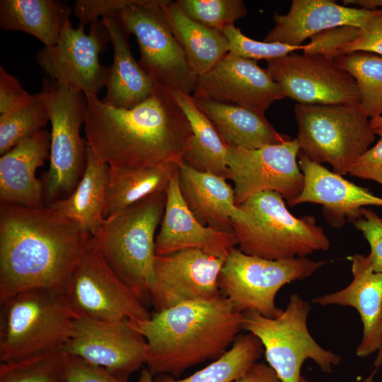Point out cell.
I'll list each match as a JSON object with an SVG mask.
<instances>
[{"label": "cell", "instance_id": "1", "mask_svg": "<svg viewBox=\"0 0 382 382\" xmlns=\"http://www.w3.org/2000/svg\"><path fill=\"white\" fill-rule=\"evenodd\" d=\"M85 134L93 154L111 168L180 163L191 149L192 132L173 92L156 84L151 95L131 109L86 95Z\"/></svg>", "mask_w": 382, "mask_h": 382}, {"label": "cell", "instance_id": "2", "mask_svg": "<svg viewBox=\"0 0 382 382\" xmlns=\"http://www.w3.org/2000/svg\"><path fill=\"white\" fill-rule=\"evenodd\" d=\"M91 235L50 207L1 203L0 302L23 290H64Z\"/></svg>", "mask_w": 382, "mask_h": 382}, {"label": "cell", "instance_id": "3", "mask_svg": "<svg viewBox=\"0 0 382 382\" xmlns=\"http://www.w3.org/2000/svg\"><path fill=\"white\" fill-rule=\"evenodd\" d=\"M243 313L221 295L189 301L149 319L130 320L147 344L146 369L154 376L179 377L185 371L226 352L242 330Z\"/></svg>", "mask_w": 382, "mask_h": 382}, {"label": "cell", "instance_id": "4", "mask_svg": "<svg viewBox=\"0 0 382 382\" xmlns=\"http://www.w3.org/2000/svg\"><path fill=\"white\" fill-rule=\"evenodd\" d=\"M166 202V192L149 196L105 218L90 240V245L144 303L150 301L155 233Z\"/></svg>", "mask_w": 382, "mask_h": 382}, {"label": "cell", "instance_id": "5", "mask_svg": "<svg viewBox=\"0 0 382 382\" xmlns=\"http://www.w3.org/2000/svg\"><path fill=\"white\" fill-rule=\"evenodd\" d=\"M244 215L231 220L238 249L269 260L303 257L328 250L330 243L313 216L296 217L277 192L264 191L238 205Z\"/></svg>", "mask_w": 382, "mask_h": 382}, {"label": "cell", "instance_id": "6", "mask_svg": "<svg viewBox=\"0 0 382 382\" xmlns=\"http://www.w3.org/2000/svg\"><path fill=\"white\" fill-rule=\"evenodd\" d=\"M0 305V363L63 350L74 318L62 290L28 289Z\"/></svg>", "mask_w": 382, "mask_h": 382}, {"label": "cell", "instance_id": "7", "mask_svg": "<svg viewBox=\"0 0 382 382\" xmlns=\"http://www.w3.org/2000/svg\"><path fill=\"white\" fill-rule=\"evenodd\" d=\"M294 114L301 151L311 161L328 163L345 175L374 142L376 134L360 103H296Z\"/></svg>", "mask_w": 382, "mask_h": 382}, {"label": "cell", "instance_id": "8", "mask_svg": "<svg viewBox=\"0 0 382 382\" xmlns=\"http://www.w3.org/2000/svg\"><path fill=\"white\" fill-rule=\"evenodd\" d=\"M311 309L308 301L293 294L277 318L254 311L243 313L242 330L260 340L268 364L282 382H300L301 366L308 359L326 374L340 363L339 355L323 348L310 334L307 320Z\"/></svg>", "mask_w": 382, "mask_h": 382}, {"label": "cell", "instance_id": "9", "mask_svg": "<svg viewBox=\"0 0 382 382\" xmlns=\"http://www.w3.org/2000/svg\"><path fill=\"white\" fill-rule=\"evenodd\" d=\"M42 93L51 123L50 166L45 181L47 206L69 195L83 173L86 141L80 129L87 110L86 95L47 77Z\"/></svg>", "mask_w": 382, "mask_h": 382}, {"label": "cell", "instance_id": "10", "mask_svg": "<svg viewBox=\"0 0 382 382\" xmlns=\"http://www.w3.org/2000/svg\"><path fill=\"white\" fill-rule=\"evenodd\" d=\"M325 263L306 257L269 260L247 255L234 247L220 271L219 287L236 311H254L265 317L277 318L283 311L275 304L279 290L310 277Z\"/></svg>", "mask_w": 382, "mask_h": 382}, {"label": "cell", "instance_id": "11", "mask_svg": "<svg viewBox=\"0 0 382 382\" xmlns=\"http://www.w3.org/2000/svg\"><path fill=\"white\" fill-rule=\"evenodd\" d=\"M169 0H136L115 14L137 40L139 64L156 83L173 93H194L198 76L191 68L168 21Z\"/></svg>", "mask_w": 382, "mask_h": 382}, {"label": "cell", "instance_id": "12", "mask_svg": "<svg viewBox=\"0 0 382 382\" xmlns=\"http://www.w3.org/2000/svg\"><path fill=\"white\" fill-rule=\"evenodd\" d=\"M63 291L74 318L144 320L152 316L90 243L70 274Z\"/></svg>", "mask_w": 382, "mask_h": 382}, {"label": "cell", "instance_id": "13", "mask_svg": "<svg viewBox=\"0 0 382 382\" xmlns=\"http://www.w3.org/2000/svg\"><path fill=\"white\" fill-rule=\"evenodd\" d=\"M300 151L296 138L253 150L228 146L226 161L236 205L258 192L274 191L291 206L304 185L297 161Z\"/></svg>", "mask_w": 382, "mask_h": 382}, {"label": "cell", "instance_id": "14", "mask_svg": "<svg viewBox=\"0 0 382 382\" xmlns=\"http://www.w3.org/2000/svg\"><path fill=\"white\" fill-rule=\"evenodd\" d=\"M110 41L100 20L91 23L88 34L85 25L73 28L69 20L57 43L44 46L36 60L46 77L85 95L97 93L105 86L108 67L102 65L99 55Z\"/></svg>", "mask_w": 382, "mask_h": 382}, {"label": "cell", "instance_id": "15", "mask_svg": "<svg viewBox=\"0 0 382 382\" xmlns=\"http://www.w3.org/2000/svg\"><path fill=\"white\" fill-rule=\"evenodd\" d=\"M224 261L194 248L156 255L149 289L150 302L156 312L221 296L218 281Z\"/></svg>", "mask_w": 382, "mask_h": 382}, {"label": "cell", "instance_id": "16", "mask_svg": "<svg viewBox=\"0 0 382 382\" xmlns=\"http://www.w3.org/2000/svg\"><path fill=\"white\" fill-rule=\"evenodd\" d=\"M147 344L130 320L74 318L63 348L68 355L129 378L145 364Z\"/></svg>", "mask_w": 382, "mask_h": 382}, {"label": "cell", "instance_id": "17", "mask_svg": "<svg viewBox=\"0 0 382 382\" xmlns=\"http://www.w3.org/2000/svg\"><path fill=\"white\" fill-rule=\"evenodd\" d=\"M267 70L285 97L298 103H360L354 79L323 56L293 52L267 61Z\"/></svg>", "mask_w": 382, "mask_h": 382}, {"label": "cell", "instance_id": "18", "mask_svg": "<svg viewBox=\"0 0 382 382\" xmlns=\"http://www.w3.org/2000/svg\"><path fill=\"white\" fill-rule=\"evenodd\" d=\"M192 96L234 104L261 114L274 101L285 98L267 69L259 66L257 61L229 52L212 69L198 76Z\"/></svg>", "mask_w": 382, "mask_h": 382}, {"label": "cell", "instance_id": "19", "mask_svg": "<svg viewBox=\"0 0 382 382\" xmlns=\"http://www.w3.org/2000/svg\"><path fill=\"white\" fill-rule=\"evenodd\" d=\"M166 202L161 228L155 241L156 255L185 249H199L212 256L226 259L237 245L233 233L202 225L187 206L178 181V169L166 191Z\"/></svg>", "mask_w": 382, "mask_h": 382}, {"label": "cell", "instance_id": "20", "mask_svg": "<svg viewBox=\"0 0 382 382\" xmlns=\"http://www.w3.org/2000/svg\"><path fill=\"white\" fill-rule=\"evenodd\" d=\"M298 158L304 185L291 207L307 202L320 204L326 220L335 227L342 226L346 219L352 221L363 207H382V198L367 189L311 161L301 151Z\"/></svg>", "mask_w": 382, "mask_h": 382}, {"label": "cell", "instance_id": "21", "mask_svg": "<svg viewBox=\"0 0 382 382\" xmlns=\"http://www.w3.org/2000/svg\"><path fill=\"white\" fill-rule=\"evenodd\" d=\"M382 10H366L342 6L331 0H293L285 14L275 13L274 27L265 42L300 46L308 38L325 30L342 25L361 28Z\"/></svg>", "mask_w": 382, "mask_h": 382}, {"label": "cell", "instance_id": "22", "mask_svg": "<svg viewBox=\"0 0 382 382\" xmlns=\"http://www.w3.org/2000/svg\"><path fill=\"white\" fill-rule=\"evenodd\" d=\"M353 279L345 288L313 299L321 306L340 305L357 310L363 324L361 340L356 349L359 357H367L382 346V273L372 269L369 256L352 257Z\"/></svg>", "mask_w": 382, "mask_h": 382}, {"label": "cell", "instance_id": "23", "mask_svg": "<svg viewBox=\"0 0 382 382\" xmlns=\"http://www.w3.org/2000/svg\"><path fill=\"white\" fill-rule=\"evenodd\" d=\"M50 151V133L42 129L1 156V203L42 207L43 187L35 173Z\"/></svg>", "mask_w": 382, "mask_h": 382}, {"label": "cell", "instance_id": "24", "mask_svg": "<svg viewBox=\"0 0 382 382\" xmlns=\"http://www.w3.org/2000/svg\"><path fill=\"white\" fill-rule=\"evenodd\" d=\"M226 178L197 170L184 159L178 164V181L189 209L204 226L233 233L231 219L242 216L234 188Z\"/></svg>", "mask_w": 382, "mask_h": 382}, {"label": "cell", "instance_id": "25", "mask_svg": "<svg viewBox=\"0 0 382 382\" xmlns=\"http://www.w3.org/2000/svg\"><path fill=\"white\" fill-rule=\"evenodd\" d=\"M112 45L113 62L108 67L103 103L118 108L131 109L153 93L156 83L137 62L129 43L130 35L115 15L100 19Z\"/></svg>", "mask_w": 382, "mask_h": 382}, {"label": "cell", "instance_id": "26", "mask_svg": "<svg viewBox=\"0 0 382 382\" xmlns=\"http://www.w3.org/2000/svg\"><path fill=\"white\" fill-rule=\"evenodd\" d=\"M226 146L247 150L284 143L291 138L278 132L265 114L231 103L194 98Z\"/></svg>", "mask_w": 382, "mask_h": 382}, {"label": "cell", "instance_id": "27", "mask_svg": "<svg viewBox=\"0 0 382 382\" xmlns=\"http://www.w3.org/2000/svg\"><path fill=\"white\" fill-rule=\"evenodd\" d=\"M108 178V165L98 159L87 146L86 165L74 190L48 207L93 236L105 219Z\"/></svg>", "mask_w": 382, "mask_h": 382}, {"label": "cell", "instance_id": "28", "mask_svg": "<svg viewBox=\"0 0 382 382\" xmlns=\"http://www.w3.org/2000/svg\"><path fill=\"white\" fill-rule=\"evenodd\" d=\"M71 9L57 0H1L0 27L8 31L26 33L44 46L54 45Z\"/></svg>", "mask_w": 382, "mask_h": 382}, {"label": "cell", "instance_id": "29", "mask_svg": "<svg viewBox=\"0 0 382 382\" xmlns=\"http://www.w3.org/2000/svg\"><path fill=\"white\" fill-rule=\"evenodd\" d=\"M164 9L176 40L198 76L212 69L228 53V42L223 32L191 19L175 1H169Z\"/></svg>", "mask_w": 382, "mask_h": 382}, {"label": "cell", "instance_id": "30", "mask_svg": "<svg viewBox=\"0 0 382 382\" xmlns=\"http://www.w3.org/2000/svg\"><path fill=\"white\" fill-rule=\"evenodd\" d=\"M178 163L168 162L138 168H111L103 212L106 218L152 195L166 192L178 169Z\"/></svg>", "mask_w": 382, "mask_h": 382}, {"label": "cell", "instance_id": "31", "mask_svg": "<svg viewBox=\"0 0 382 382\" xmlns=\"http://www.w3.org/2000/svg\"><path fill=\"white\" fill-rule=\"evenodd\" d=\"M173 95L185 114L192 132L191 149L184 160L197 170L228 179L226 161L228 146L210 120L196 105L192 95L182 92Z\"/></svg>", "mask_w": 382, "mask_h": 382}, {"label": "cell", "instance_id": "32", "mask_svg": "<svg viewBox=\"0 0 382 382\" xmlns=\"http://www.w3.org/2000/svg\"><path fill=\"white\" fill-rule=\"evenodd\" d=\"M264 352L260 340L251 333L238 335L231 347L204 368L184 378L168 374L156 376L154 382H233L242 376Z\"/></svg>", "mask_w": 382, "mask_h": 382}, {"label": "cell", "instance_id": "33", "mask_svg": "<svg viewBox=\"0 0 382 382\" xmlns=\"http://www.w3.org/2000/svg\"><path fill=\"white\" fill-rule=\"evenodd\" d=\"M334 62L356 81L360 103L369 120L382 116V57L355 51L337 57Z\"/></svg>", "mask_w": 382, "mask_h": 382}, {"label": "cell", "instance_id": "34", "mask_svg": "<svg viewBox=\"0 0 382 382\" xmlns=\"http://www.w3.org/2000/svg\"><path fill=\"white\" fill-rule=\"evenodd\" d=\"M50 122L47 108L41 92L32 95L30 102L19 110L0 115V154L43 129Z\"/></svg>", "mask_w": 382, "mask_h": 382}, {"label": "cell", "instance_id": "35", "mask_svg": "<svg viewBox=\"0 0 382 382\" xmlns=\"http://www.w3.org/2000/svg\"><path fill=\"white\" fill-rule=\"evenodd\" d=\"M66 365L63 350L0 363V382H67Z\"/></svg>", "mask_w": 382, "mask_h": 382}, {"label": "cell", "instance_id": "36", "mask_svg": "<svg viewBox=\"0 0 382 382\" xmlns=\"http://www.w3.org/2000/svg\"><path fill=\"white\" fill-rule=\"evenodd\" d=\"M181 11L196 22L223 31L247 14L241 0H178Z\"/></svg>", "mask_w": 382, "mask_h": 382}, {"label": "cell", "instance_id": "37", "mask_svg": "<svg viewBox=\"0 0 382 382\" xmlns=\"http://www.w3.org/2000/svg\"><path fill=\"white\" fill-rule=\"evenodd\" d=\"M228 42V52L244 59L267 61L282 57L297 50H303L305 45L291 46L278 42H267L253 40L235 25L226 28L223 31Z\"/></svg>", "mask_w": 382, "mask_h": 382}, {"label": "cell", "instance_id": "38", "mask_svg": "<svg viewBox=\"0 0 382 382\" xmlns=\"http://www.w3.org/2000/svg\"><path fill=\"white\" fill-rule=\"evenodd\" d=\"M359 29L357 27L342 25L325 30L310 38V42L304 46L303 54L320 55L334 62L340 57L342 48L358 37Z\"/></svg>", "mask_w": 382, "mask_h": 382}, {"label": "cell", "instance_id": "39", "mask_svg": "<svg viewBox=\"0 0 382 382\" xmlns=\"http://www.w3.org/2000/svg\"><path fill=\"white\" fill-rule=\"evenodd\" d=\"M352 222L361 232L370 245L368 255L372 269L382 273V218L371 209L363 207Z\"/></svg>", "mask_w": 382, "mask_h": 382}, {"label": "cell", "instance_id": "40", "mask_svg": "<svg viewBox=\"0 0 382 382\" xmlns=\"http://www.w3.org/2000/svg\"><path fill=\"white\" fill-rule=\"evenodd\" d=\"M66 374L67 382H129L105 368L68 354Z\"/></svg>", "mask_w": 382, "mask_h": 382}, {"label": "cell", "instance_id": "41", "mask_svg": "<svg viewBox=\"0 0 382 382\" xmlns=\"http://www.w3.org/2000/svg\"><path fill=\"white\" fill-rule=\"evenodd\" d=\"M374 132L379 140L354 161L348 174L374 180L382 187V127L375 129Z\"/></svg>", "mask_w": 382, "mask_h": 382}, {"label": "cell", "instance_id": "42", "mask_svg": "<svg viewBox=\"0 0 382 382\" xmlns=\"http://www.w3.org/2000/svg\"><path fill=\"white\" fill-rule=\"evenodd\" d=\"M136 0H76L74 12L79 23L86 25L98 21L99 17L115 15Z\"/></svg>", "mask_w": 382, "mask_h": 382}, {"label": "cell", "instance_id": "43", "mask_svg": "<svg viewBox=\"0 0 382 382\" xmlns=\"http://www.w3.org/2000/svg\"><path fill=\"white\" fill-rule=\"evenodd\" d=\"M355 51L369 52L382 56V14L374 16L359 29L358 37L340 52V56Z\"/></svg>", "mask_w": 382, "mask_h": 382}, {"label": "cell", "instance_id": "44", "mask_svg": "<svg viewBox=\"0 0 382 382\" xmlns=\"http://www.w3.org/2000/svg\"><path fill=\"white\" fill-rule=\"evenodd\" d=\"M18 80L0 66V115L8 114L26 105L32 98Z\"/></svg>", "mask_w": 382, "mask_h": 382}, {"label": "cell", "instance_id": "45", "mask_svg": "<svg viewBox=\"0 0 382 382\" xmlns=\"http://www.w3.org/2000/svg\"><path fill=\"white\" fill-rule=\"evenodd\" d=\"M233 382H282L274 369L263 362L254 363L248 371Z\"/></svg>", "mask_w": 382, "mask_h": 382}, {"label": "cell", "instance_id": "46", "mask_svg": "<svg viewBox=\"0 0 382 382\" xmlns=\"http://www.w3.org/2000/svg\"><path fill=\"white\" fill-rule=\"evenodd\" d=\"M343 4H354L366 10H382V0H344Z\"/></svg>", "mask_w": 382, "mask_h": 382}, {"label": "cell", "instance_id": "47", "mask_svg": "<svg viewBox=\"0 0 382 382\" xmlns=\"http://www.w3.org/2000/svg\"><path fill=\"white\" fill-rule=\"evenodd\" d=\"M382 364V346L378 350V354L376 355V357L374 361V364H373V366H374V370L372 371V373L371 374V375L365 379L364 382H372L373 381V378L375 376V374H376L377 371L378 370V369L380 368V366H381Z\"/></svg>", "mask_w": 382, "mask_h": 382}, {"label": "cell", "instance_id": "48", "mask_svg": "<svg viewBox=\"0 0 382 382\" xmlns=\"http://www.w3.org/2000/svg\"><path fill=\"white\" fill-rule=\"evenodd\" d=\"M137 382H154V376L145 368L140 372Z\"/></svg>", "mask_w": 382, "mask_h": 382}, {"label": "cell", "instance_id": "49", "mask_svg": "<svg viewBox=\"0 0 382 382\" xmlns=\"http://www.w3.org/2000/svg\"><path fill=\"white\" fill-rule=\"evenodd\" d=\"M370 122L374 129L382 127V116L374 120H370Z\"/></svg>", "mask_w": 382, "mask_h": 382}, {"label": "cell", "instance_id": "50", "mask_svg": "<svg viewBox=\"0 0 382 382\" xmlns=\"http://www.w3.org/2000/svg\"><path fill=\"white\" fill-rule=\"evenodd\" d=\"M300 382H309L306 378L301 376Z\"/></svg>", "mask_w": 382, "mask_h": 382}]
</instances>
